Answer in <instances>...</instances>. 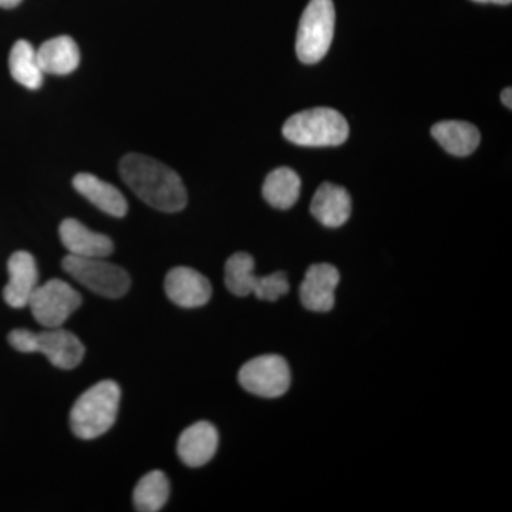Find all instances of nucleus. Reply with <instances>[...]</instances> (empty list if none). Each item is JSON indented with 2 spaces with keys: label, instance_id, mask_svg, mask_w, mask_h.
I'll list each match as a JSON object with an SVG mask.
<instances>
[{
  "label": "nucleus",
  "instance_id": "nucleus-1",
  "mask_svg": "<svg viewBox=\"0 0 512 512\" xmlns=\"http://www.w3.org/2000/svg\"><path fill=\"white\" fill-rule=\"evenodd\" d=\"M120 175L130 190L154 210L173 214L187 207V190L180 175L156 158L128 154L120 161Z\"/></svg>",
  "mask_w": 512,
  "mask_h": 512
},
{
  "label": "nucleus",
  "instance_id": "nucleus-2",
  "mask_svg": "<svg viewBox=\"0 0 512 512\" xmlns=\"http://www.w3.org/2000/svg\"><path fill=\"white\" fill-rule=\"evenodd\" d=\"M121 389L113 380H101L76 400L70 412L74 436L94 440L114 426L119 414Z\"/></svg>",
  "mask_w": 512,
  "mask_h": 512
},
{
  "label": "nucleus",
  "instance_id": "nucleus-3",
  "mask_svg": "<svg viewBox=\"0 0 512 512\" xmlns=\"http://www.w3.org/2000/svg\"><path fill=\"white\" fill-rule=\"evenodd\" d=\"M282 133L298 146L336 147L348 140L349 124L339 111L315 107L289 117Z\"/></svg>",
  "mask_w": 512,
  "mask_h": 512
},
{
  "label": "nucleus",
  "instance_id": "nucleus-4",
  "mask_svg": "<svg viewBox=\"0 0 512 512\" xmlns=\"http://www.w3.org/2000/svg\"><path fill=\"white\" fill-rule=\"evenodd\" d=\"M9 343L22 353H42L57 369L72 370L83 362L86 348L74 333L62 328H50L35 333L15 329L9 333Z\"/></svg>",
  "mask_w": 512,
  "mask_h": 512
},
{
  "label": "nucleus",
  "instance_id": "nucleus-5",
  "mask_svg": "<svg viewBox=\"0 0 512 512\" xmlns=\"http://www.w3.org/2000/svg\"><path fill=\"white\" fill-rule=\"evenodd\" d=\"M336 13L332 0H311L303 10L296 36V55L302 63H318L328 55L335 35Z\"/></svg>",
  "mask_w": 512,
  "mask_h": 512
},
{
  "label": "nucleus",
  "instance_id": "nucleus-6",
  "mask_svg": "<svg viewBox=\"0 0 512 512\" xmlns=\"http://www.w3.org/2000/svg\"><path fill=\"white\" fill-rule=\"evenodd\" d=\"M62 266L66 274L103 298H123L131 286L130 275L121 266L107 262L106 258L67 255Z\"/></svg>",
  "mask_w": 512,
  "mask_h": 512
},
{
  "label": "nucleus",
  "instance_id": "nucleus-7",
  "mask_svg": "<svg viewBox=\"0 0 512 512\" xmlns=\"http://www.w3.org/2000/svg\"><path fill=\"white\" fill-rule=\"evenodd\" d=\"M82 303V295L72 285L62 279H50L46 284L37 285L28 306L36 322L50 329L62 328Z\"/></svg>",
  "mask_w": 512,
  "mask_h": 512
},
{
  "label": "nucleus",
  "instance_id": "nucleus-8",
  "mask_svg": "<svg viewBox=\"0 0 512 512\" xmlns=\"http://www.w3.org/2000/svg\"><path fill=\"white\" fill-rule=\"evenodd\" d=\"M238 380L248 393L276 399L284 396L291 387V367L282 356H258L241 367Z\"/></svg>",
  "mask_w": 512,
  "mask_h": 512
},
{
  "label": "nucleus",
  "instance_id": "nucleus-9",
  "mask_svg": "<svg viewBox=\"0 0 512 512\" xmlns=\"http://www.w3.org/2000/svg\"><path fill=\"white\" fill-rule=\"evenodd\" d=\"M165 293L180 308L195 309L211 301L212 286L207 276L188 266H177L165 276Z\"/></svg>",
  "mask_w": 512,
  "mask_h": 512
},
{
  "label": "nucleus",
  "instance_id": "nucleus-10",
  "mask_svg": "<svg viewBox=\"0 0 512 512\" xmlns=\"http://www.w3.org/2000/svg\"><path fill=\"white\" fill-rule=\"evenodd\" d=\"M339 282L340 274L336 266L330 264L309 266L299 288L303 308L318 313L332 311Z\"/></svg>",
  "mask_w": 512,
  "mask_h": 512
},
{
  "label": "nucleus",
  "instance_id": "nucleus-11",
  "mask_svg": "<svg viewBox=\"0 0 512 512\" xmlns=\"http://www.w3.org/2000/svg\"><path fill=\"white\" fill-rule=\"evenodd\" d=\"M220 444V434L210 421H198L181 433L177 454L185 466L198 468L210 463Z\"/></svg>",
  "mask_w": 512,
  "mask_h": 512
},
{
  "label": "nucleus",
  "instance_id": "nucleus-12",
  "mask_svg": "<svg viewBox=\"0 0 512 512\" xmlns=\"http://www.w3.org/2000/svg\"><path fill=\"white\" fill-rule=\"evenodd\" d=\"M8 272L9 281L3 289V298L12 308H25L39 284L35 258L26 251L15 252L9 258Z\"/></svg>",
  "mask_w": 512,
  "mask_h": 512
},
{
  "label": "nucleus",
  "instance_id": "nucleus-13",
  "mask_svg": "<svg viewBox=\"0 0 512 512\" xmlns=\"http://www.w3.org/2000/svg\"><path fill=\"white\" fill-rule=\"evenodd\" d=\"M59 237L69 255L106 258L114 251L113 241L107 235L92 231L74 218H67L60 224Z\"/></svg>",
  "mask_w": 512,
  "mask_h": 512
},
{
  "label": "nucleus",
  "instance_id": "nucleus-14",
  "mask_svg": "<svg viewBox=\"0 0 512 512\" xmlns=\"http://www.w3.org/2000/svg\"><path fill=\"white\" fill-rule=\"evenodd\" d=\"M313 217L328 228H339L349 221L352 214V198L340 185L323 183L312 198Z\"/></svg>",
  "mask_w": 512,
  "mask_h": 512
},
{
  "label": "nucleus",
  "instance_id": "nucleus-15",
  "mask_svg": "<svg viewBox=\"0 0 512 512\" xmlns=\"http://www.w3.org/2000/svg\"><path fill=\"white\" fill-rule=\"evenodd\" d=\"M73 187L86 200L92 202L94 207L106 212L111 217L123 218L127 214L128 204L123 192L114 185L100 180L96 175L80 173L74 177Z\"/></svg>",
  "mask_w": 512,
  "mask_h": 512
},
{
  "label": "nucleus",
  "instance_id": "nucleus-16",
  "mask_svg": "<svg viewBox=\"0 0 512 512\" xmlns=\"http://www.w3.org/2000/svg\"><path fill=\"white\" fill-rule=\"evenodd\" d=\"M431 136L447 153L467 157L480 146L481 134L476 126L466 121L447 120L434 124Z\"/></svg>",
  "mask_w": 512,
  "mask_h": 512
},
{
  "label": "nucleus",
  "instance_id": "nucleus-17",
  "mask_svg": "<svg viewBox=\"0 0 512 512\" xmlns=\"http://www.w3.org/2000/svg\"><path fill=\"white\" fill-rule=\"evenodd\" d=\"M37 62L43 73L69 74L80 63V52L76 42L69 36L47 40L36 52Z\"/></svg>",
  "mask_w": 512,
  "mask_h": 512
},
{
  "label": "nucleus",
  "instance_id": "nucleus-18",
  "mask_svg": "<svg viewBox=\"0 0 512 512\" xmlns=\"http://www.w3.org/2000/svg\"><path fill=\"white\" fill-rule=\"evenodd\" d=\"M301 178L288 167L276 168L265 178L264 194L265 201L276 210H289L299 200L301 195Z\"/></svg>",
  "mask_w": 512,
  "mask_h": 512
},
{
  "label": "nucleus",
  "instance_id": "nucleus-19",
  "mask_svg": "<svg viewBox=\"0 0 512 512\" xmlns=\"http://www.w3.org/2000/svg\"><path fill=\"white\" fill-rule=\"evenodd\" d=\"M170 498V481L160 470L150 471L134 488L133 503L136 511L157 512Z\"/></svg>",
  "mask_w": 512,
  "mask_h": 512
},
{
  "label": "nucleus",
  "instance_id": "nucleus-20",
  "mask_svg": "<svg viewBox=\"0 0 512 512\" xmlns=\"http://www.w3.org/2000/svg\"><path fill=\"white\" fill-rule=\"evenodd\" d=\"M9 69L13 79L26 89L36 90L42 86L45 73L37 62L36 50L26 40H19L10 50Z\"/></svg>",
  "mask_w": 512,
  "mask_h": 512
},
{
  "label": "nucleus",
  "instance_id": "nucleus-21",
  "mask_svg": "<svg viewBox=\"0 0 512 512\" xmlns=\"http://www.w3.org/2000/svg\"><path fill=\"white\" fill-rule=\"evenodd\" d=\"M258 281L255 275V261L247 252H237L229 256L225 264V285L232 295L245 298L254 292Z\"/></svg>",
  "mask_w": 512,
  "mask_h": 512
},
{
  "label": "nucleus",
  "instance_id": "nucleus-22",
  "mask_svg": "<svg viewBox=\"0 0 512 512\" xmlns=\"http://www.w3.org/2000/svg\"><path fill=\"white\" fill-rule=\"evenodd\" d=\"M289 281L285 272H274L268 276H258L254 295L259 301L276 302L289 293Z\"/></svg>",
  "mask_w": 512,
  "mask_h": 512
},
{
  "label": "nucleus",
  "instance_id": "nucleus-23",
  "mask_svg": "<svg viewBox=\"0 0 512 512\" xmlns=\"http://www.w3.org/2000/svg\"><path fill=\"white\" fill-rule=\"evenodd\" d=\"M501 101L507 109H512V90L511 87H507V89L503 90L501 93Z\"/></svg>",
  "mask_w": 512,
  "mask_h": 512
},
{
  "label": "nucleus",
  "instance_id": "nucleus-24",
  "mask_svg": "<svg viewBox=\"0 0 512 512\" xmlns=\"http://www.w3.org/2000/svg\"><path fill=\"white\" fill-rule=\"evenodd\" d=\"M22 0H0V8L12 9L16 8Z\"/></svg>",
  "mask_w": 512,
  "mask_h": 512
},
{
  "label": "nucleus",
  "instance_id": "nucleus-25",
  "mask_svg": "<svg viewBox=\"0 0 512 512\" xmlns=\"http://www.w3.org/2000/svg\"><path fill=\"white\" fill-rule=\"evenodd\" d=\"M478 3H495V5H510L512 0H473Z\"/></svg>",
  "mask_w": 512,
  "mask_h": 512
}]
</instances>
